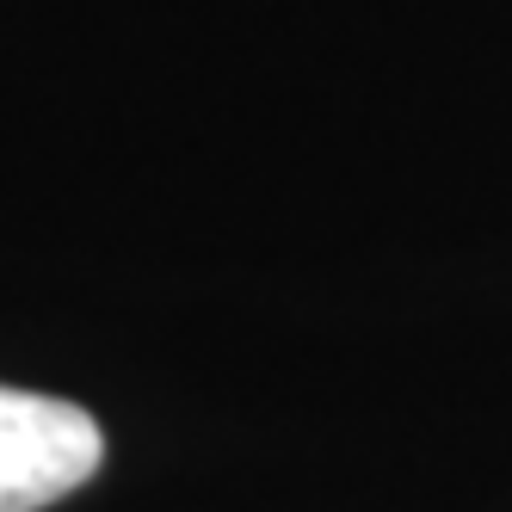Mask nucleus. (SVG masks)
Segmentation results:
<instances>
[{
    "mask_svg": "<svg viewBox=\"0 0 512 512\" xmlns=\"http://www.w3.org/2000/svg\"><path fill=\"white\" fill-rule=\"evenodd\" d=\"M105 463V432L87 408L0 383V512H44Z\"/></svg>",
    "mask_w": 512,
    "mask_h": 512,
    "instance_id": "nucleus-1",
    "label": "nucleus"
}]
</instances>
